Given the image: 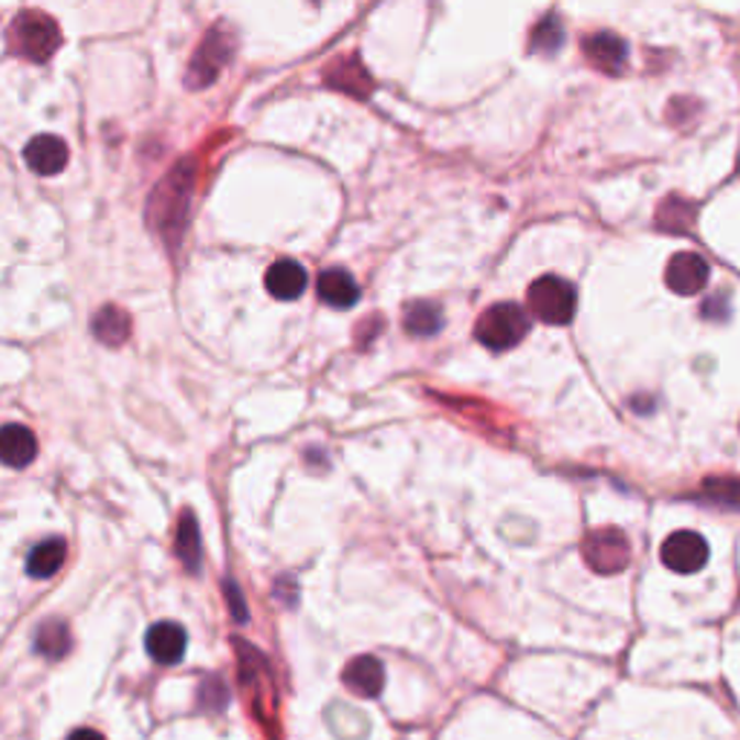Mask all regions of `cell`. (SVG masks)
I'll list each match as a JSON object with an SVG mask.
<instances>
[{"label": "cell", "mask_w": 740, "mask_h": 740, "mask_svg": "<svg viewBox=\"0 0 740 740\" xmlns=\"http://www.w3.org/2000/svg\"><path fill=\"white\" fill-rule=\"evenodd\" d=\"M191 188H195V165H191V159H183V163L159 183L154 200H151V214L159 218L156 220V229H159V234H165V238L174 234V243H177V234L183 232V223H186Z\"/></svg>", "instance_id": "1"}, {"label": "cell", "mask_w": 740, "mask_h": 740, "mask_svg": "<svg viewBox=\"0 0 740 740\" xmlns=\"http://www.w3.org/2000/svg\"><path fill=\"white\" fill-rule=\"evenodd\" d=\"M9 44H12V53L41 64L58 53V47H62V30H58V24L49 15L30 9V12H21L15 18V24L9 30Z\"/></svg>", "instance_id": "2"}, {"label": "cell", "mask_w": 740, "mask_h": 740, "mask_svg": "<svg viewBox=\"0 0 740 740\" xmlns=\"http://www.w3.org/2000/svg\"><path fill=\"white\" fill-rule=\"evenodd\" d=\"M527 305L538 321L564 328L576 316V287L559 275H544L527 289Z\"/></svg>", "instance_id": "3"}, {"label": "cell", "mask_w": 740, "mask_h": 740, "mask_svg": "<svg viewBox=\"0 0 740 740\" xmlns=\"http://www.w3.org/2000/svg\"><path fill=\"white\" fill-rule=\"evenodd\" d=\"M530 333V319L523 307L512 305V301H504V305H495L477 319L475 324V339L489 351H509L518 342H523V335Z\"/></svg>", "instance_id": "4"}, {"label": "cell", "mask_w": 740, "mask_h": 740, "mask_svg": "<svg viewBox=\"0 0 740 740\" xmlns=\"http://www.w3.org/2000/svg\"><path fill=\"white\" fill-rule=\"evenodd\" d=\"M585 562L590 564L596 573L601 576H614V573H622L631 562V541L622 530L608 527V530H593L585 538Z\"/></svg>", "instance_id": "5"}, {"label": "cell", "mask_w": 740, "mask_h": 740, "mask_svg": "<svg viewBox=\"0 0 740 740\" xmlns=\"http://www.w3.org/2000/svg\"><path fill=\"white\" fill-rule=\"evenodd\" d=\"M234 47H232V35L223 26H214L203 38L200 49L191 58V70H188V87H209L218 81L220 70L227 67V62L232 58Z\"/></svg>", "instance_id": "6"}, {"label": "cell", "mask_w": 740, "mask_h": 740, "mask_svg": "<svg viewBox=\"0 0 740 740\" xmlns=\"http://www.w3.org/2000/svg\"><path fill=\"white\" fill-rule=\"evenodd\" d=\"M660 555H663L665 567L688 576V573H697V570L706 567V562H709V544L697 532L683 530L665 538Z\"/></svg>", "instance_id": "7"}, {"label": "cell", "mask_w": 740, "mask_h": 740, "mask_svg": "<svg viewBox=\"0 0 740 740\" xmlns=\"http://www.w3.org/2000/svg\"><path fill=\"white\" fill-rule=\"evenodd\" d=\"M665 284L677 296H697L709 284V264L694 252H677L665 266Z\"/></svg>", "instance_id": "8"}, {"label": "cell", "mask_w": 740, "mask_h": 740, "mask_svg": "<svg viewBox=\"0 0 740 740\" xmlns=\"http://www.w3.org/2000/svg\"><path fill=\"white\" fill-rule=\"evenodd\" d=\"M70 151L64 145V140L53 136V133H41L35 140L26 142L24 163L30 165V172L41 174V177H55L67 168Z\"/></svg>", "instance_id": "9"}, {"label": "cell", "mask_w": 740, "mask_h": 740, "mask_svg": "<svg viewBox=\"0 0 740 740\" xmlns=\"http://www.w3.org/2000/svg\"><path fill=\"white\" fill-rule=\"evenodd\" d=\"M145 648L159 665H177L186 656L188 637L177 622H156L145 637Z\"/></svg>", "instance_id": "10"}, {"label": "cell", "mask_w": 740, "mask_h": 740, "mask_svg": "<svg viewBox=\"0 0 740 740\" xmlns=\"http://www.w3.org/2000/svg\"><path fill=\"white\" fill-rule=\"evenodd\" d=\"M585 55L596 70L614 76V73H622L625 62H628V44L614 32H596L585 38Z\"/></svg>", "instance_id": "11"}, {"label": "cell", "mask_w": 740, "mask_h": 740, "mask_svg": "<svg viewBox=\"0 0 740 740\" xmlns=\"http://www.w3.org/2000/svg\"><path fill=\"white\" fill-rule=\"evenodd\" d=\"M342 680L358 697H376L385 688V665L376 656H356L342 671Z\"/></svg>", "instance_id": "12"}, {"label": "cell", "mask_w": 740, "mask_h": 740, "mask_svg": "<svg viewBox=\"0 0 740 740\" xmlns=\"http://www.w3.org/2000/svg\"><path fill=\"white\" fill-rule=\"evenodd\" d=\"M266 289L269 296L278 298V301H296L301 292L307 289V273L305 266L298 261H275L269 269H266Z\"/></svg>", "instance_id": "13"}, {"label": "cell", "mask_w": 740, "mask_h": 740, "mask_svg": "<svg viewBox=\"0 0 740 740\" xmlns=\"http://www.w3.org/2000/svg\"><path fill=\"white\" fill-rule=\"evenodd\" d=\"M0 454H3V463L9 468H26L35 460V454H38L35 434L26 426L9 422L0 431Z\"/></svg>", "instance_id": "14"}, {"label": "cell", "mask_w": 740, "mask_h": 740, "mask_svg": "<svg viewBox=\"0 0 740 740\" xmlns=\"http://www.w3.org/2000/svg\"><path fill=\"white\" fill-rule=\"evenodd\" d=\"M319 298L333 310H351L358 301V284L347 269H324L319 275Z\"/></svg>", "instance_id": "15"}, {"label": "cell", "mask_w": 740, "mask_h": 740, "mask_svg": "<svg viewBox=\"0 0 740 740\" xmlns=\"http://www.w3.org/2000/svg\"><path fill=\"white\" fill-rule=\"evenodd\" d=\"M90 328H93V335L108 347H119L122 342H128V335H131V316H128L122 307L108 305L102 310L96 312L93 321H90Z\"/></svg>", "instance_id": "16"}, {"label": "cell", "mask_w": 740, "mask_h": 740, "mask_svg": "<svg viewBox=\"0 0 740 740\" xmlns=\"http://www.w3.org/2000/svg\"><path fill=\"white\" fill-rule=\"evenodd\" d=\"M177 555L188 573H197L203 562V541H200V527H197L195 512H183L177 523Z\"/></svg>", "instance_id": "17"}, {"label": "cell", "mask_w": 740, "mask_h": 740, "mask_svg": "<svg viewBox=\"0 0 740 740\" xmlns=\"http://www.w3.org/2000/svg\"><path fill=\"white\" fill-rule=\"evenodd\" d=\"M64 559H67V544L62 538H47L38 546H32L30 559H26V573L32 578H53L62 570Z\"/></svg>", "instance_id": "18"}, {"label": "cell", "mask_w": 740, "mask_h": 740, "mask_svg": "<svg viewBox=\"0 0 740 740\" xmlns=\"http://www.w3.org/2000/svg\"><path fill=\"white\" fill-rule=\"evenodd\" d=\"M328 81L339 90H347L351 96H358V99H365L371 90H374V81L367 78L365 67L356 62V58H342V62H335L328 73Z\"/></svg>", "instance_id": "19"}, {"label": "cell", "mask_w": 740, "mask_h": 740, "mask_svg": "<svg viewBox=\"0 0 740 740\" xmlns=\"http://www.w3.org/2000/svg\"><path fill=\"white\" fill-rule=\"evenodd\" d=\"M73 645L70 628L62 619H47V622L41 625L38 633H35V651L41 656H47V660H62L67 656Z\"/></svg>", "instance_id": "20"}, {"label": "cell", "mask_w": 740, "mask_h": 740, "mask_svg": "<svg viewBox=\"0 0 740 740\" xmlns=\"http://www.w3.org/2000/svg\"><path fill=\"white\" fill-rule=\"evenodd\" d=\"M656 227L669 234H688L694 227V203L683 197H665L656 209Z\"/></svg>", "instance_id": "21"}, {"label": "cell", "mask_w": 740, "mask_h": 740, "mask_svg": "<svg viewBox=\"0 0 740 740\" xmlns=\"http://www.w3.org/2000/svg\"><path fill=\"white\" fill-rule=\"evenodd\" d=\"M564 47V24L559 15L541 18V24L530 32V53L555 55Z\"/></svg>", "instance_id": "22"}, {"label": "cell", "mask_w": 740, "mask_h": 740, "mask_svg": "<svg viewBox=\"0 0 740 740\" xmlns=\"http://www.w3.org/2000/svg\"><path fill=\"white\" fill-rule=\"evenodd\" d=\"M443 328V310L431 301H417L406 310V330L411 335H434Z\"/></svg>", "instance_id": "23"}, {"label": "cell", "mask_w": 740, "mask_h": 740, "mask_svg": "<svg viewBox=\"0 0 740 740\" xmlns=\"http://www.w3.org/2000/svg\"><path fill=\"white\" fill-rule=\"evenodd\" d=\"M703 495L720 507L740 509V477H709L703 481Z\"/></svg>", "instance_id": "24"}, {"label": "cell", "mask_w": 740, "mask_h": 740, "mask_svg": "<svg viewBox=\"0 0 740 740\" xmlns=\"http://www.w3.org/2000/svg\"><path fill=\"white\" fill-rule=\"evenodd\" d=\"M229 700V692L227 686L220 683V677H211L206 680L203 688H200V703H203L206 709L211 711H223V706H227Z\"/></svg>", "instance_id": "25"}, {"label": "cell", "mask_w": 740, "mask_h": 740, "mask_svg": "<svg viewBox=\"0 0 740 740\" xmlns=\"http://www.w3.org/2000/svg\"><path fill=\"white\" fill-rule=\"evenodd\" d=\"M223 590H227V599H229V608H232V614H234V619H238V622H246V605H243V599H241V590H238V585H234V582H223Z\"/></svg>", "instance_id": "26"}, {"label": "cell", "mask_w": 740, "mask_h": 740, "mask_svg": "<svg viewBox=\"0 0 740 740\" xmlns=\"http://www.w3.org/2000/svg\"><path fill=\"white\" fill-rule=\"evenodd\" d=\"M67 740H104V738L96 732V729H76Z\"/></svg>", "instance_id": "27"}]
</instances>
